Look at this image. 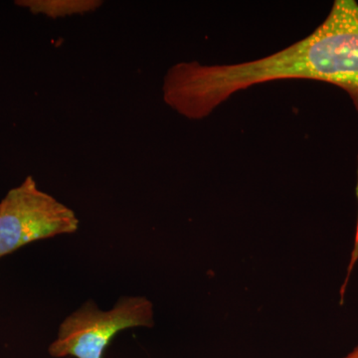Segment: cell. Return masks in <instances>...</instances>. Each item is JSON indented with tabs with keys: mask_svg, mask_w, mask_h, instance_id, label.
Segmentation results:
<instances>
[{
	"mask_svg": "<svg viewBox=\"0 0 358 358\" xmlns=\"http://www.w3.org/2000/svg\"><path fill=\"white\" fill-rule=\"evenodd\" d=\"M154 324V307L145 296H122L110 310L88 301L63 320L48 352L54 358H103L115 334Z\"/></svg>",
	"mask_w": 358,
	"mask_h": 358,
	"instance_id": "1",
	"label": "cell"
},
{
	"mask_svg": "<svg viewBox=\"0 0 358 358\" xmlns=\"http://www.w3.org/2000/svg\"><path fill=\"white\" fill-rule=\"evenodd\" d=\"M79 225L72 209L27 176L0 201V259L33 242L73 234Z\"/></svg>",
	"mask_w": 358,
	"mask_h": 358,
	"instance_id": "2",
	"label": "cell"
},
{
	"mask_svg": "<svg viewBox=\"0 0 358 358\" xmlns=\"http://www.w3.org/2000/svg\"><path fill=\"white\" fill-rule=\"evenodd\" d=\"M15 6L27 9L33 14L50 18L66 17L93 13L102 6L101 0H16Z\"/></svg>",
	"mask_w": 358,
	"mask_h": 358,
	"instance_id": "3",
	"label": "cell"
},
{
	"mask_svg": "<svg viewBox=\"0 0 358 358\" xmlns=\"http://www.w3.org/2000/svg\"><path fill=\"white\" fill-rule=\"evenodd\" d=\"M343 358H358V345L352 350V352L348 353L346 357Z\"/></svg>",
	"mask_w": 358,
	"mask_h": 358,
	"instance_id": "4",
	"label": "cell"
}]
</instances>
